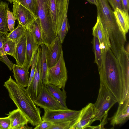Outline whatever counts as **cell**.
<instances>
[{
  "instance_id": "6da1fadb",
  "label": "cell",
  "mask_w": 129,
  "mask_h": 129,
  "mask_svg": "<svg viewBox=\"0 0 129 129\" xmlns=\"http://www.w3.org/2000/svg\"><path fill=\"white\" fill-rule=\"evenodd\" d=\"M102 55L101 66L98 68L100 83L107 87L118 103H122L129 96V79L122 74L110 48Z\"/></svg>"
},
{
  "instance_id": "7a4b0ae2",
  "label": "cell",
  "mask_w": 129,
  "mask_h": 129,
  "mask_svg": "<svg viewBox=\"0 0 129 129\" xmlns=\"http://www.w3.org/2000/svg\"><path fill=\"white\" fill-rule=\"evenodd\" d=\"M4 86L7 90L10 98L25 115L28 123L36 126L42 121L40 109L37 107L26 89L17 84L11 76L4 82Z\"/></svg>"
},
{
  "instance_id": "3957f363",
  "label": "cell",
  "mask_w": 129,
  "mask_h": 129,
  "mask_svg": "<svg viewBox=\"0 0 129 129\" xmlns=\"http://www.w3.org/2000/svg\"><path fill=\"white\" fill-rule=\"evenodd\" d=\"M69 3V0H46L48 17L56 36L68 12Z\"/></svg>"
},
{
  "instance_id": "277c9868",
  "label": "cell",
  "mask_w": 129,
  "mask_h": 129,
  "mask_svg": "<svg viewBox=\"0 0 129 129\" xmlns=\"http://www.w3.org/2000/svg\"><path fill=\"white\" fill-rule=\"evenodd\" d=\"M117 101L107 87L100 83L97 99L93 104L95 116L92 123L96 120L101 121L104 116Z\"/></svg>"
},
{
  "instance_id": "5b68a950",
  "label": "cell",
  "mask_w": 129,
  "mask_h": 129,
  "mask_svg": "<svg viewBox=\"0 0 129 129\" xmlns=\"http://www.w3.org/2000/svg\"><path fill=\"white\" fill-rule=\"evenodd\" d=\"M37 14L41 32L42 44L47 47L57 37L48 17L46 0H37Z\"/></svg>"
},
{
  "instance_id": "8992f818",
  "label": "cell",
  "mask_w": 129,
  "mask_h": 129,
  "mask_svg": "<svg viewBox=\"0 0 129 129\" xmlns=\"http://www.w3.org/2000/svg\"><path fill=\"white\" fill-rule=\"evenodd\" d=\"M67 80V72L62 51L56 63L53 67L48 68L47 84H51L64 89Z\"/></svg>"
},
{
  "instance_id": "52a82bcc",
  "label": "cell",
  "mask_w": 129,
  "mask_h": 129,
  "mask_svg": "<svg viewBox=\"0 0 129 129\" xmlns=\"http://www.w3.org/2000/svg\"><path fill=\"white\" fill-rule=\"evenodd\" d=\"M44 113L42 120H47L53 123L75 120L78 121L81 110H53L44 109Z\"/></svg>"
},
{
  "instance_id": "ba28073f",
  "label": "cell",
  "mask_w": 129,
  "mask_h": 129,
  "mask_svg": "<svg viewBox=\"0 0 129 129\" xmlns=\"http://www.w3.org/2000/svg\"><path fill=\"white\" fill-rule=\"evenodd\" d=\"M33 101L36 106L43 109L53 110L69 109L62 105L49 92L46 85H43L40 94L36 99Z\"/></svg>"
},
{
  "instance_id": "9c48e42d",
  "label": "cell",
  "mask_w": 129,
  "mask_h": 129,
  "mask_svg": "<svg viewBox=\"0 0 129 129\" xmlns=\"http://www.w3.org/2000/svg\"><path fill=\"white\" fill-rule=\"evenodd\" d=\"M38 54L36 69L34 76L26 89L31 99L35 100L40 94L43 84L41 74L40 62L41 49L38 48Z\"/></svg>"
},
{
  "instance_id": "30bf717a",
  "label": "cell",
  "mask_w": 129,
  "mask_h": 129,
  "mask_svg": "<svg viewBox=\"0 0 129 129\" xmlns=\"http://www.w3.org/2000/svg\"><path fill=\"white\" fill-rule=\"evenodd\" d=\"M13 2L12 10L14 16L19 24L26 28L38 17L17 1H14Z\"/></svg>"
},
{
  "instance_id": "8fae6325",
  "label": "cell",
  "mask_w": 129,
  "mask_h": 129,
  "mask_svg": "<svg viewBox=\"0 0 129 129\" xmlns=\"http://www.w3.org/2000/svg\"><path fill=\"white\" fill-rule=\"evenodd\" d=\"M95 116L93 104L88 103L81 110L77 122L71 129L87 128L92 123V120Z\"/></svg>"
},
{
  "instance_id": "7c38bea8",
  "label": "cell",
  "mask_w": 129,
  "mask_h": 129,
  "mask_svg": "<svg viewBox=\"0 0 129 129\" xmlns=\"http://www.w3.org/2000/svg\"><path fill=\"white\" fill-rule=\"evenodd\" d=\"M62 51V43L57 36L47 47L46 57L48 68L53 67L56 63Z\"/></svg>"
},
{
  "instance_id": "4fadbf2b",
  "label": "cell",
  "mask_w": 129,
  "mask_h": 129,
  "mask_svg": "<svg viewBox=\"0 0 129 129\" xmlns=\"http://www.w3.org/2000/svg\"><path fill=\"white\" fill-rule=\"evenodd\" d=\"M92 33L96 34L98 38L102 54L111 48V44L108 34L98 16L96 23L92 28Z\"/></svg>"
},
{
  "instance_id": "5bb4252c",
  "label": "cell",
  "mask_w": 129,
  "mask_h": 129,
  "mask_svg": "<svg viewBox=\"0 0 129 129\" xmlns=\"http://www.w3.org/2000/svg\"><path fill=\"white\" fill-rule=\"evenodd\" d=\"M129 117V96L123 102L118 103L117 110L111 119L113 126L123 124Z\"/></svg>"
},
{
  "instance_id": "9a60e30c",
  "label": "cell",
  "mask_w": 129,
  "mask_h": 129,
  "mask_svg": "<svg viewBox=\"0 0 129 129\" xmlns=\"http://www.w3.org/2000/svg\"><path fill=\"white\" fill-rule=\"evenodd\" d=\"M6 114L10 120L9 129H22L24 126L28 123L26 117L18 108Z\"/></svg>"
},
{
  "instance_id": "2e32d148",
  "label": "cell",
  "mask_w": 129,
  "mask_h": 129,
  "mask_svg": "<svg viewBox=\"0 0 129 129\" xmlns=\"http://www.w3.org/2000/svg\"><path fill=\"white\" fill-rule=\"evenodd\" d=\"M12 70L13 76L16 82L24 87H27L30 75L29 69L25 67L14 64Z\"/></svg>"
},
{
  "instance_id": "e0dca14e",
  "label": "cell",
  "mask_w": 129,
  "mask_h": 129,
  "mask_svg": "<svg viewBox=\"0 0 129 129\" xmlns=\"http://www.w3.org/2000/svg\"><path fill=\"white\" fill-rule=\"evenodd\" d=\"M26 57L23 67H25L28 69L31 65V62L33 53L39 46L35 43L32 34L29 29L26 28Z\"/></svg>"
},
{
  "instance_id": "ac0fdd59",
  "label": "cell",
  "mask_w": 129,
  "mask_h": 129,
  "mask_svg": "<svg viewBox=\"0 0 129 129\" xmlns=\"http://www.w3.org/2000/svg\"><path fill=\"white\" fill-rule=\"evenodd\" d=\"M113 13L116 22L123 33L125 35L129 29V17L128 11L116 8Z\"/></svg>"
},
{
  "instance_id": "d6986e66",
  "label": "cell",
  "mask_w": 129,
  "mask_h": 129,
  "mask_svg": "<svg viewBox=\"0 0 129 129\" xmlns=\"http://www.w3.org/2000/svg\"><path fill=\"white\" fill-rule=\"evenodd\" d=\"M46 86L49 92L64 107L68 108L66 104L67 96L64 89L61 90L58 87L50 84H47Z\"/></svg>"
},
{
  "instance_id": "ffe728a7",
  "label": "cell",
  "mask_w": 129,
  "mask_h": 129,
  "mask_svg": "<svg viewBox=\"0 0 129 129\" xmlns=\"http://www.w3.org/2000/svg\"><path fill=\"white\" fill-rule=\"evenodd\" d=\"M26 46L25 35L16 45L15 60L17 65L23 66L24 64L26 57Z\"/></svg>"
},
{
  "instance_id": "44dd1931",
  "label": "cell",
  "mask_w": 129,
  "mask_h": 129,
  "mask_svg": "<svg viewBox=\"0 0 129 129\" xmlns=\"http://www.w3.org/2000/svg\"><path fill=\"white\" fill-rule=\"evenodd\" d=\"M7 3L3 1L0 3V32L7 36L8 30L7 9Z\"/></svg>"
},
{
  "instance_id": "7402d4cb",
  "label": "cell",
  "mask_w": 129,
  "mask_h": 129,
  "mask_svg": "<svg viewBox=\"0 0 129 129\" xmlns=\"http://www.w3.org/2000/svg\"><path fill=\"white\" fill-rule=\"evenodd\" d=\"M40 45L41 47L40 67L42 80L43 85H46L47 84V75L48 69L46 57L47 47L43 44H41Z\"/></svg>"
},
{
  "instance_id": "603a6c76",
  "label": "cell",
  "mask_w": 129,
  "mask_h": 129,
  "mask_svg": "<svg viewBox=\"0 0 129 129\" xmlns=\"http://www.w3.org/2000/svg\"><path fill=\"white\" fill-rule=\"evenodd\" d=\"M26 28L30 30L37 45L39 46L42 44L41 32L38 18L30 24Z\"/></svg>"
},
{
  "instance_id": "cb8c5ba5",
  "label": "cell",
  "mask_w": 129,
  "mask_h": 129,
  "mask_svg": "<svg viewBox=\"0 0 129 129\" xmlns=\"http://www.w3.org/2000/svg\"><path fill=\"white\" fill-rule=\"evenodd\" d=\"M26 28L19 23L15 29L10 33H8L7 37L14 42L16 45L26 34Z\"/></svg>"
},
{
  "instance_id": "d4e9b609",
  "label": "cell",
  "mask_w": 129,
  "mask_h": 129,
  "mask_svg": "<svg viewBox=\"0 0 129 129\" xmlns=\"http://www.w3.org/2000/svg\"><path fill=\"white\" fill-rule=\"evenodd\" d=\"M92 35L93 36L92 42L95 55L94 62L97 64L98 68H99L101 66L102 61V55L100 43L96 35L92 33Z\"/></svg>"
},
{
  "instance_id": "484cf974",
  "label": "cell",
  "mask_w": 129,
  "mask_h": 129,
  "mask_svg": "<svg viewBox=\"0 0 129 129\" xmlns=\"http://www.w3.org/2000/svg\"><path fill=\"white\" fill-rule=\"evenodd\" d=\"M6 39V36L0 32V61L4 63L11 71L14 64L5 54L3 49V44Z\"/></svg>"
},
{
  "instance_id": "4316f807",
  "label": "cell",
  "mask_w": 129,
  "mask_h": 129,
  "mask_svg": "<svg viewBox=\"0 0 129 129\" xmlns=\"http://www.w3.org/2000/svg\"><path fill=\"white\" fill-rule=\"evenodd\" d=\"M67 12L65 15L61 28L57 33V36L62 44L63 42L65 37L70 28L67 17Z\"/></svg>"
},
{
  "instance_id": "83f0119b",
  "label": "cell",
  "mask_w": 129,
  "mask_h": 129,
  "mask_svg": "<svg viewBox=\"0 0 129 129\" xmlns=\"http://www.w3.org/2000/svg\"><path fill=\"white\" fill-rule=\"evenodd\" d=\"M16 45L13 41L7 39L3 45L5 54H8L13 56L15 59V50Z\"/></svg>"
},
{
  "instance_id": "f1b7e54d",
  "label": "cell",
  "mask_w": 129,
  "mask_h": 129,
  "mask_svg": "<svg viewBox=\"0 0 129 129\" xmlns=\"http://www.w3.org/2000/svg\"><path fill=\"white\" fill-rule=\"evenodd\" d=\"M15 1L27 8L37 17V0H15Z\"/></svg>"
},
{
  "instance_id": "f546056e",
  "label": "cell",
  "mask_w": 129,
  "mask_h": 129,
  "mask_svg": "<svg viewBox=\"0 0 129 129\" xmlns=\"http://www.w3.org/2000/svg\"><path fill=\"white\" fill-rule=\"evenodd\" d=\"M77 121V120H75L53 123L49 129H71L72 127Z\"/></svg>"
},
{
  "instance_id": "4dcf8cb0",
  "label": "cell",
  "mask_w": 129,
  "mask_h": 129,
  "mask_svg": "<svg viewBox=\"0 0 129 129\" xmlns=\"http://www.w3.org/2000/svg\"><path fill=\"white\" fill-rule=\"evenodd\" d=\"M7 23L8 30L11 32L14 29V25L16 19L13 13L9 10L8 7L7 9Z\"/></svg>"
},
{
  "instance_id": "1f68e13d",
  "label": "cell",
  "mask_w": 129,
  "mask_h": 129,
  "mask_svg": "<svg viewBox=\"0 0 129 129\" xmlns=\"http://www.w3.org/2000/svg\"><path fill=\"white\" fill-rule=\"evenodd\" d=\"M53 123L51 122L45 120H42L36 126L34 129H49Z\"/></svg>"
},
{
  "instance_id": "d6a6232c",
  "label": "cell",
  "mask_w": 129,
  "mask_h": 129,
  "mask_svg": "<svg viewBox=\"0 0 129 129\" xmlns=\"http://www.w3.org/2000/svg\"><path fill=\"white\" fill-rule=\"evenodd\" d=\"M108 114V113H107L105 115L102 121L100 122V123L99 125L95 126H91L90 125L88 126L87 128L92 129H105L104 126L107 122Z\"/></svg>"
},
{
  "instance_id": "836d02e7",
  "label": "cell",
  "mask_w": 129,
  "mask_h": 129,
  "mask_svg": "<svg viewBox=\"0 0 129 129\" xmlns=\"http://www.w3.org/2000/svg\"><path fill=\"white\" fill-rule=\"evenodd\" d=\"M10 120L8 116L0 117V129H9Z\"/></svg>"
},
{
  "instance_id": "e575fe53",
  "label": "cell",
  "mask_w": 129,
  "mask_h": 129,
  "mask_svg": "<svg viewBox=\"0 0 129 129\" xmlns=\"http://www.w3.org/2000/svg\"><path fill=\"white\" fill-rule=\"evenodd\" d=\"M108 1L114 10L116 8L122 9L121 0H108Z\"/></svg>"
},
{
  "instance_id": "d590c367",
  "label": "cell",
  "mask_w": 129,
  "mask_h": 129,
  "mask_svg": "<svg viewBox=\"0 0 129 129\" xmlns=\"http://www.w3.org/2000/svg\"><path fill=\"white\" fill-rule=\"evenodd\" d=\"M122 9L128 11L129 9V0H121Z\"/></svg>"
},
{
  "instance_id": "8d00e7d4",
  "label": "cell",
  "mask_w": 129,
  "mask_h": 129,
  "mask_svg": "<svg viewBox=\"0 0 129 129\" xmlns=\"http://www.w3.org/2000/svg\"><path fill=\"white\" fill-rule=\"evenodd\" d=\"M89 3L92 4H93L96 6L97 3L96 0H86Z\"/></svg>"
},
{
  "instance_id": "74e56055",
  "label": "cell",
  "mask_w": 129,
  "mask_h": 129,
  "mask_svg": "<svg viewBox=\"0 0 129 129\" xmlns=\"http://www.w3.org/2000/svg\"><path fill=\"white\" fill-rule=\"evenodd\" d=\"M8 1H9L10 3H12L13 2L15 1V0H6Z\"/></svg>"
}]
</instances>
